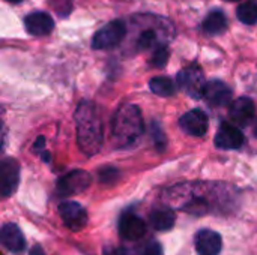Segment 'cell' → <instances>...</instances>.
<instances>
[{"label":"cell","instance_id":"cell-1","mask_svg":"<svg viewBox=\"0 0 257 255\" xmlns=\"http://www.w3.org/2000/svg\"><path fill=\"white\" fill-rule=\"evenodd\" d=\"M77 123V141L83 153L87 156L96 155L102 147V122L98 113V108L90 101L80 102L75 111Z\"/></svg>","mask_w":257,"mask_h":255},{"label":"cell","instance_id":"cell-2","mask_svg":"<svg viewBox=\"0 0 257 255\" xmlns=\"http://www.w3.org/2000/svg\"><path fill=\"white\" fill-rule=\"evenodd\" d=\"M145 131L142 111L137 105H123L117 110L111 122V138L116 147L136 144Z\"/></svg>","mask_w":257,"mask_h":255},{"label":"cell","instance_id":"cell-3","mask_svg":"<svg viewBox=\"0 0 257 255\" xmlns=\"http://www.w3.org/2000/svg\"><path fill=\"white\" fill-rule=\"evenodd\" d=\"M126 35V26L122 20H114L105 24L102 29H99L93 39H92V48L93 50H110L119 45Z\"/></svg>","mask_w":257,"mask_h":255},{"label":"cell","instance_id":"cell-4","mask_svg":"<svg viewBox=\"0 0 257 255\" xmlns=\"http://www.w3.org/2000/svg\"><path fill=\"white\" fill-rule=\"evenodd\" d=\"M92 183V176L84 170H72L57 180V192L62 197H71L84 192Z\"/></svg>","mask_w":257,"mask_h":255},{"label":"cell","instance_id":"cell-5","mask_svg":"<svg viewBox=\"0 0 257 255\" xmlns=\"http://www.w3.org/2000/svg\"><path fill=\"white\" fill-rule=\"evenodd\" d=\"M205 77L203 72L199 66L191 65L185 69H182L178 74V86L191 98L199 99L203 96V89H205Z\"/></svg>","mask_w":257,"mask_h":255},{"label":"cell","instance_id":"cell-6","mask_svg":"<svg viewBox=\"0 0 257 255\" xmlns=\"http://www.w3.org/2000/svg\"><path fill=\"white\" fill-rule=\"evenodd\" d=\"M59 215L63 221V224L72 230V231H80L87 225V212L86 209L77 203V201H63L59 204Z\"/></svg>","mask_w":257,"mask_h":255},{"label":"cell","instance_id":"cell-7","mask_svg":"<svg viewBox=\"0 0 257 255\" xmlns=\"http://www.w3.org/2000/svg\"><path fill=\"white\" fill-rule=\"evenodd\" d=\"M20 183V164L15 159L0 161V195L11 197Z\"/></svg>","mask_w":257,"mask_h":255},{"label":"cell","instance_id":"cell-8","mask_svg":"<svg viewBox=\"0 0 257 255\" xmlns=\"http://www.w3.org/2000/svg\"><path fill=\"white\" fill-rule=\"evenodd\" d=\"M194 245L199 255H220L223 249V237L214 230L203 228L196 233Z\"/></svg>","mask_w":257,"mask_h":255},{"label":"cell","instance_id":"cell-9","mask_svg":"<svg viewBox=\"0 0 257 255\" xmlns=\"http://www.w3.org/2000/svg\"><path fill=\"white\" fill-rule=\"evenodd\" d=\"M146 230L145 221L136 213L126 212L119 219V234L125 240H140L146 234Z\"/></svg>","mask_w":257,"mask_h":255},{"label":"cell","instance_id":"cell-10","mask_svg":"<svg viewBox=\"0 0 257 255\" xmlns=\"http://www.w3.org/2000/svg\"><path fill=\"white\" fill-rule=\"evenodd\" d=\"M179 125L188 135L203 137L208 132V116L203 110L194 108L181 117Z\"/></svg>","mask_w":257,"mask_h":255},{"label":"cell","instance_id":"cell-11","mask_svg":"<svg viewBox=\"0 0 257 255\" xmlns=\"http://www.w3.org/2000/svg\"><path fill=\"white\" fill-rule=\"evenodd\" d=\"M202 98L211 107H224L232 101V90L226 83L214 80L205 84Z\"/></svg>","mask_w":257,"mask_h":255},{"label":"cell","instance_id":"cell-12","mask_svg":"<svg viewBox=\"0 0 257 255\" xmlns=\"http://www.w3.org/2000/svg\"><path fill=\"white\" fill-rule=\"evenodd\" d=\"M244 141H245L244 134L236 126H233L230 123L220 125V128L215 134V146L218 149L235 150V149H239L244 144Z\"/></svg>","mask_w":257,"mask_h":255},{"label":"cell","instance_id":"cell-13","mask_svg":"<svg viewBox=\"0 0 257 255\" xmlns=\"http://www.w3.org/2000/svg\"><path fill=\"white\" fill-rule=\"evenodd\" d=\"M254 114H256V105L247 96H241V98L235 99L229 110V117L239 126L250 125Z\"/></svg>","mask_w":257,"mask_h":255},{"label":"cell","instance_id":"cell-14","mask_svg":"<svg viewBox=\"0 0 257 255\" xmlns=\"http://www.w3.org/2000/svg\"><path fill=\"white\" fill-rule=\"evenodd\" d=\"M24 26L29 35L38 38V36H47L48 33H51L54 27V21L50 14L38 11V12L29 14L24 18Z\"/></svg>","mask_w":257,"mask_h":255},{"label":"cell","instance_id":"cell-15","mask_svg":"<svg viewBox=\"0 0 257 255\" xmlns=\"http://www.w3.org/2000/svg\"><path fill=\"white\" fill-rule=\"evenodd\" d=\"M0 242L11 252H21L26 248V237L21 228L14 222H6L0 230Z\"/></svg>","mask_w":257,"mask_h":255},{"label":"cell","instance_id":"cell-16","mask_svg":"<svg viewBox=\"0 0 257 255\" xmlns=\"http://www.w3.org/2000/svg\"><path fill=\"white\" fill-rule=\"evenodd\" d=\"M149 222L157 231H169L176 222V215L170 207H158L151 212Z\"/></svg>","mask_w":257,"mask_h":255},{"label":"cell","instance_id":"cell-17","mask_svg":"<svg viewBox=\"0 0 257 255\" xmlns=\"http://www.w3.org/2000/svg\"><path fill=\"white\" fill-rule=\"evenodd\" d=\"M227 27V18L221 11H212L203 21V30L209 35H220Z\"/></svg>","mask_w":257,"mask_h":255},{"label":"cell","instance_id":"cell-18","mask_svg":"<svg viewBox=\"0 0 257 255\" xmlns=\"http://www.w3.org/2000/svg\"><path fill=\"white\" fill-rule=\"evenodd\" d=\"M149 87L158 96H172L176 90L175 83L167 77H154L149 81Z\"/></svg>","mask_w":257,"mask_h":255},{"label":"cell","instance_id":"cell-19","mask_svg":"<svg viewBox=\"0 0 257 255\" xmlns=\"http://www.w3.org/2000/svg\"><path fill=\"white\" fill-rule=\"evenodd\" d=\"M236 17L241 23L253 26L257 23V3L256 2H242L236 9Z\"/></svg>","mask_w":257,"mask_h":255},{"label":"cell","instance_id":"cell-20","mask_svg":"<svg viewBox=\"0 0 257 255\" xmlns=\"http://www.w3.org/2000/svg\"><path fill=\"white\" fill-rule=\"evenodd\" d=\"M98 177H99V182L104 183V185H113L119 180L120 177V171L114 167H104L99 170L98 173Z\"/></svg>","mask_w":257,"mask_h":255},{"label":"cell","instance_id":"cell-21","mask_svg":"<svg viewBox=\"0 0 257 255\" xmlns=\"http://www.w3.org/2000/svg\"><path fill=\"white\" fill-rule=\"evenodd\" d=\"M137 254L139 255H163V246L160 242L151 239L146 240L145 243L139 245L137 248Z\"/></svg>","mask_w":257,"mask_h":255},{"label":"cell","instance_id":"cell-22","mask_svg":"<svg viewBox=\"0 0 257 255\" xmlns=\"http://www.w3.org/2000/svg\"><path fill=\"white\" fill-rule=\"evenodd\" d=\"M157 42V33L151 29L145 30L140 33L139 39H137V48L139 50H148L151 47H154Z\"/></svg>","mask_w":257,"mask_h":255},{"label":"cell","instance_id":"cell-23","mask_svg":"<svg viewBox=\"0 0 257 255\" xmlns=\"http://www.w3.org/2000/svg\"><path fill=\"white\" fill-rule=\"evenodd\" d=\"M167 60H169V50H167V47L161 45L154 51L151 63L155 68H164L167 65Z\"/></svg>","mask_w":257,"mask_h":255},{"label":"cell","instance_id":"cell-24","mask_svg":"<svg viewBox=\"0 0 257 255\" xmlns=\"http://www.w3.org/2000/svg\"><path fill=\"white\" fill-rule=\"evenodd\" d=\"M152 137H154V141H155V146L158 147V150H163L166 146V137L158 123H152Z\"/></svg>","mask_w":257,"mask_h":255},{"label":"cell","instance_id":"cell-25","mask_svg":"<svg viewBox=\"0 0 257 255\" xmlns=\"http://www.w3.org/2000/svg\"><path fill=\"white\" fill-rule=\"evenodd\" d=\"M59 15H68L72 8V0H51Z\"/></svg>","mask_w":257,"mask_h":255},{"label":"cell","instance_id":"cell-26","mask_svg":"<svg viewBox=\"0 0 257 255\" xmlns=\"http://www.w3.org/2000/svg\"><path fill=\"white\" fill-rule=\"evenodd\" d=\"M102 254L104 255H128L126 254V251H125L122 246H107V248H104Z\"/></svg>","mask_w":257,"mask_h":255},{"label":"cell","instance_id":"cell-27","mask_svg":"<svg viewBox=\"0 0 257 255\" xmlns=\"http://www.w3.org/2000/svg\"><path fill=\"white\" fill-rule=\"evenodd\" d=\"M29 255H47V254L44 252V249H42L39 245H35V246L30 249V254Z\"/></svg>","mask_w":257,"mask_h":255},{"label":"cell","instance_id":"cell-28","mask_svg":"<svg viewBox=\"0 0 257 255\" xmlns=\"http://www.w3.org/2000/svg\"><path fill=\"white\" fill-rule=\"evenodd\" d=\"M44 143H45V138H44V137H39V138H38V141L35 143V149H36V150L44 149Z\"/></svg>","mask_w":257,"mask_h":255},{"label":"cell","instance_id":"cell-29","mask_svg":"<svg viewBox=\"0 0 257 255\" xmlns=\"http://www.w3.org/2000/svg\"><path fill=\"white\" fill-rule=\"evenodd\" d=\"M6 2H11V3H20V2H23V0H6Z\"/></svg>","mask_w":257,"mask_h":255},{"label":"cell","instance_id":"cell-30","mask_svg":"<svg viewBox=\"0 0 257 255\" xmlns=\"http://www.w3.org/2000/svg\"><path fill=\"white\" fill-rule=\"evenodd\" d=\"M254 135L257 137V122H256V125H254Z\"/></svg>","mask_w":257,"mask_h":255},{"label":"cell","instance_id":"cell-31","mask_svg":"<svg viewBox=\"0 0 257 255\" xmlns=\"http://www.w3.org/2000/svg\"><path fill=\"white\" fill-rule=\"evenodd\" d=\"M0 150H2V140H0Z\"/></svg>","mask_w":257,"mask_h":255},{"label":"cell","instance_id":"cell-32","mask_svg":"<svg viewBox=\"0 0 257 255\" xmlns=\"http://www.w3.org/2000/svg\"><path fill=\"white\" fill-rule=\"evenodd\" d=\"M229 2H238V0H229Z\"/></svg>","mask_w":257,"mask_h":255}]
</instances>
